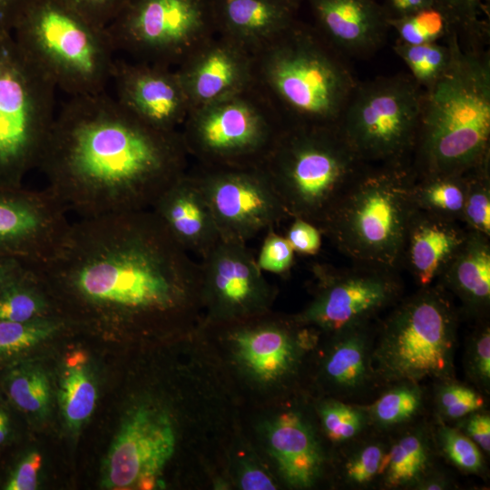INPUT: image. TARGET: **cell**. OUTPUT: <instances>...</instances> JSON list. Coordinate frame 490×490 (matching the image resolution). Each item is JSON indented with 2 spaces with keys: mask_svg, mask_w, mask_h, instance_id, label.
<instances>
[{
  "mask_svg": "<svg viewBox=\"0 0 490 490\" xmlns=\"http://www.w3.org/2000/svg\"><path fill=\"white\" fill-rule=\"evenodd\" d=\"M283 124L253 87L192 109L181 128L189 156L205 167H258Z\"/></svg>",
  "mask_w": 490,
  "mask_h": 490,
  "instance_id": "11",
  "label": "cell"
},
{
  "mask_svg": "<svg viewBox=\"0 0 490 490\" xmlns=\"http://www.w3.org/2000/svg\"><path fill=\"white\" fill-rule=\"evenodd\" d=\"M4 385L9 399L22 412L37 418L48 414L50 383L39 366L29 362L13 366L5 375Z\"/></svg>",
  "mask_w": 490,
  "mask_h": 490,
  "instance_id": "33",
  "label": "cell"
},
{
  "mask_svg": "<svg viewBox=\"0 0 490 490\" xmlns=\"http://www.w3.org/2000/svg\"><path fill=\"white\" fill-rule=\"evenodd\" d=\"M240 327L230 335L240 358L254 374L269 381L291 374L301 348L310 341L309 330L304 325L297 331L291 325L278 321Z\"/></svg>",
  "mask_w": 490,
  "mask_h": 490,
  "instance_id": "23",
  "label": "cell"
},
{
  "mask_svg": "<svg viewBox=\"0 0 490 490\" xmlns=\"http://www.w3.org/2000/svg\"><path fill=\"white\" fill-rule=\"evenodd\" d=\"M422 93L411 76L401 74L357 83L338 126L364 163H411Z\"/></svg>",
  "mask_w": 490,
  "mask_h": 490,
  "instance_id": "10",
  "label": "cell"
},
{
  "mask_svg": "<svg viewBox=\"0 0 490 490\" xmlns=\"http://www.w3.org/2000/svg\"><path fill=\"white\" fill-rule=\"evenodd\" d=\"M106 28L116 52L173 68L216 34L212 0H125Z\"/></svg>",
  "mask_w": 490,
  "mask_h": 490,
  "instance_id": "12",
  "label": "cell"
},
{
  "mask_svg": "<svg viewBox=\"0 0 490 490\" xmlns=\"http://www.w3.org/2000/svg\"><path fill=\"white\" fill-rule=\"evenodd\" d=\"M381 5L388 21L433 6L435 2L434 0H384Z\"/></svg>",
  "mask_w": 490,
  "mask_h": 490,
  "instance_id": "50",
  "label": "cell"
},
{
  "mask_svg": "<svg viewBox=\"0 0 490 490\" xmlns=\"http://www.w3.org/2000/svg\"><path fill=\"white\" fill-rule=\"evenodd\" d=\"M329 335L321 361L322 377L338 399L350 402L378 385L372 362L376 331L369 322Z\"/></svg>",
  "mask_w": 490,
  "mask_h": 490,
  "instance_id": "22",
  "label": "cell"
},
{
  "mask_svg": "<svg viewBox=\"0 0 490 490\" xmlns=\"http://www.w3.org/2000/svg\"><path fill=\"white\" fill-rule=\"evenodd\" d=\"M416 176L410 163L366 164L318 230L354 263L397 270Z\"/></svg>",
  "mask_w": 490,
  "mask_h": 490,
  "instance_id": "5",
  "label": "cell"
},
{
  "mask_svg": "<svg viewBox=\"0 0 490 490\" xmlns=\"http://www.w3.org/2000/svg\"><path fill=\"white\" fill-rule=\"evenodd\" d=\"M216 34L251 54L296 20L298 8L289 0H212Z\"/></svg>",
  "mask_w": 490,
  "mask_h": 490,
  "instance_id": "25",
  "label": "cell"
},
{
  "mask_svg": "<svg viewBox=\"0 0 490 490\" xmlns=\"http://www.w3.org/2000/svg\"><path fill=\"white\" fill-rule=\"evenodd\" d=\"M365 165L335 124L283 126L260 167L289 218L318 228Z\"/></svg>",
  "mask_w": 490,
  "mask_h": 490,
  "instance_id": "6",
  "label": "cell"
},
{
  "mask_svg": "<svg viewBox=\"0 0 490 490\" xmlns=\"http://www.w3.org/2000/svg\"><path fill=\"white\" fill-rule=\"evenodd\" d=\"M458 311L442 287L403 299L376 332L372 362L378 385L455 377Z\"/></svg>",
  "mask_w": 490,
  "mask_h": 490,
  "instance_id": "8",
  "label": "cell"
},
{
  "mask_svg": "<svg viewBox=\"0 0 490 490\" xmlns=\"http://www.w3.org/2000/svg\"><path fill=\"white\" fill-rule=\"evenodd\" d=\"M188 157L180 131L146 124L104 91L70 96L37 169L66 211L93 218L151 210Z\"/></svg>",
  "mask_w": 490,
  "mask_h": 490,
  "instance_id": "1",
  "label": "cell"
},
{
  "mask_svg": "<svg viewBox=\"0 0 490 490\" xmlns=\"http://www.w3.org/2000/svg\"><path fill=\"white\" fill-rule=\"evenodd\" d=\"M466 187V174L416 176L413 190L416 207L461 222Z\"/></svg>",
  "mask_w": 490,
  "mask_h": 490,
  "instance_id": "32",
  "label": "cell"
},
{
  "mask_svg": "<svg viewBox=\"0 0 490 490\" xmlns=\"http://www.w3.org/2000/svg\"><path fill=\"white\" fill-rule=\"evenodd\" d=\"M453 31L446 39L423 44H407L397 40L394 51L407 66L410 76L426 89L439 79L449 67L453 58Z\"/></svg>",
  "mask_w": 490,
  "mask_h": 490,
  "instance_id": "35",
  "label": "cell"
},
{
  "mask_svg": "<svg viewBox=\"0 0 490 490\" xmlns=\"http://www.w3.org/2000/svg\"><path fill=\"white\" fill-rule=\"evenodd\" d=\"M64 363L59 385V405L67 428L78 432L95 408L98 391L83 353L74 352Z\"/></svg>",
  "mask_w": 490,
  "mask_h": 490,
  "instance_id": "30",
  "label": "cell"
},
{
  "mask_svg": "<svg viewBox=\"0 0 490 490\" xmlns=\"http://www.w3.org/2000/svg\"><path fill=\"white\" fill-rule=\"evenodd\" d=\"M467 187L461 223L490 238V162L466 173Z\"/></svg>",
  "mask_w": 490,
  "mask_h": 490,
  "instance_id": "39",
  "label": "cell"
},
{
  "mask_svg": "<svg viewBox=\"0 0 490 490\" xmlns=\"http://www.w3.org/2000/svg\"><path fill=\"white\" fill-rule=\"evenodd\" d=\"M175 241L204 257L221 240L211 206L192 172H186L151 209Z\"/></svg>",
  "mask_w": 490,
  "mask_h": 490,
  "instance_id": "21",
  "label": "cell"
},
{
  "mask_svg": "<svg viewBox=\"0 0 490 490\" xmlns=\"http://www.w3.org/2000/svg\"><path fill=\"white\" fill-rule=\"evenodd\" d=\"M289 2L291 3V1H290V0H289ZM291 4H292V3H291ZM292 5H293V4H292ZM294 6H295V5H294Z\"/></svg>",
  "mask_w": 490,
  "mask_h": 490,
  "instance_id": "56",
  "label": "cell"
},
{
  "mask_svg": "<svg viewBox=\"0 0 490 490\" xmlns=\"http://www.w3.org/2000/svg\"><path fill=\"white\" fill-rule=\"evenodd\" d=\"M42 456L38 452L26 454L10 473L5 490H34L38 486Z\"/></svg>",
  "mask_w": 490,
  "mask_h": 490,
  "instance_id": "45",
  "label": "cell"
},
{
  "mask_svg": "<svg viewBox=\"0 0 490 490\" xmlns=\"http://www.w3.org/2000/svg\"><path fill=\"white\" fill-rule=\"evenodd\" d=\"M466 235L467 230L460 221L416 209L406 234L401 265L421 288L429 287Z\"/></svg>",
  "mask_w": 490,
  "mask_h": 490,
  "instance_id": "24",
  "label": "cell"
},
{
  "mask_svg": "<svg viewBox=\"0 0 490 490\" xmlns=\"http://www.w3.org/2000/svg\"><path fill=\"white\" fill-rule=\"evenodd\" d=\"M240 485L246 490L275 489V485L264 472L259 469L247 470L240 479Z\"/></svg>",
  "mask_w": 490,
  "mask_h": 490,
  "instance_id": "51",
  "label": "cell"
},
{
  "mask_svg": "<svg viewBox=\"0 0 490 490\" xmlns=\"http://www.w3.org/2000/svg\"><path fill=\"white\" fill-rule=\"evenodd\" d=\"M51 317L61 316L48 285L34 266L26 264L0 289V320L24 322Z\"/></svg>",
  "mask_w": 490,
  "mask_h": 490,
  "instance_id": "29",
  "label": "cell"
},
{
  "mask_svg": "<svg viewBox=\"0 0 490 490\" xmlns=\"http://www.w3.org/2000/svg\"><path fill=\"white\" fill-rule=\"evenodd\" d=\"M192 174L211 206L222 240L247 244L289 218L260 166L199 165Z\"/></svg>",
  "mask_w": 490,
  "mask_h": 490,
  "instance_id": "14",
  "label": "cell"
},
{
  "mask_svg": "<svg viewBox=\"0 0 490 490\" xmlns=\"http://www.w3.org/2000/svg\"><path fill=\"white\" fill-rule=\"evenodd\" d=\"M318 416L326 436L338 446L358 439L370 428L364 406L334 397L318 406Z\"/></svg>",
  "mask_w": 490,
  "mask_h": 490,
  "instance_id": "36",
  "label": "cell"
},
{
  "mask_svg": "<svg viewBox=\"0 0 490 490\" xmlns=\"http://www.w3.org/2000/svg\"><path fill=\"white\" fill-rule=\"evenodd\" d=\"M291 3L297 7L299 8L300 3L303 1V0H290Z\"/></svg>",
  "mask_w": 490,
  "mask_h": 490,
  "instance_id": "55",
  "label": "cell"
},
{
  "mask_svg": "<svg viewBox=\"0 0 490 490\" xmlns=\"http://www.w3.org/2000/svg\"><path fill=\"white\" fill-rule=\"evenodd\" d=\"M294 252L286 237L270 230L263 240L257 263L262 271L282 274L291 268Z\"/></svg>",
  "mask_w": 490,
  "mask_h": 490,
  "instance_id": "44",
  "label": "cell"
},
{
  "mask_svg": "<svg viewBox=\"0 0 490 490\" xmlns=\"http://www.w3.org/2000/svg\"><path fill=\"white\" fill-rule=\"evenodd\" d=\"M345 446L347 451L340 465L343 483L348 487L364 488L377 480L389 441L365 434Z\"/></svg>",
  "mask_w": 490,
  "mask_h": 490,
  "instance_id": "34",
  "label": "cell"
},
{
  "mask_svg": "<svg viewBox=\"0 0 490 490\" xmlns=\"http://www.w3.org/2000/svg\"><path fill=\"white\" fill-rule=\"evenodd\" d=\"M406 428L389 442L377 479L383 488L413 489L435 468L436 448L433 427L418 423Z\"/></svg>",
  "mask_w": 490,
  "mask_h": 490,
  "instance_id": "28",
  "label": "cell"
},
{
  "mask_svg": "<svg viewBox=\"0 0 490 490\" xmlns=\"http://www.w3.org/2000/svg\"><path fill=\"white\" fill-rule=\"evenodd\" d=\"M456 427L469 437L483 453H490V415L485 408L456 421Z\"/></svg>",
  "mask_w": 490,
  "mask_h": 490,
  "instance_id": "47",
  "label": "cell"
},
{
  "mask_svg": "<svg viewBox=\"0 0 490 490\" xmlns=\"http://www.w3.org/2000/svg\"><path fill=\"white\" fill-rule=\"evenodd\" d=\"M28 264L11 257H0V289Z\"/></svg>",
  "mask_w": 490,
  "mask_h": 490,
  "instance_id": "53",
  "label": "cell"
},
{
  "mask_svg": "<svg viewBox=\"0 0 490 490\" xmlns=\"http://www.w3.org/2000/svg\"><path fill=\"white\" fill-rule=\"evenodd\" d=\"M175 69L191 111L253 85L252 54L218 34L196 47Z\"/></svg>",
  "mask_w": 490,
  "mask_h": 490,
  "instance_id": "19",
  "label": "cell"
},
{
  "mask_svg": "<svg viewBox=\"0 0 490 490\" xmlns=\"http://www.w3.org/2000/svg\"><path fill=\"white\" fill-rule=\"evenodd\" d=\"M115 100L131 114L162 131H180L191 104L175 68L141 61L115 60Z\"/></svg>",
  "mask_w": 490,
  "mask_h": 490,
  "instance_id": "18",
  "label": "cell"
},
{
  "mask_svg": "<svg viewBox=\"0 0 490 490\" xmlns=\"http://www.w3.org/2000/svg\"><path fill=\"white\" fill-rule=\"evenodd\" d=\"M466 377L480 392L490 391V327L486 318L469 336L464 355Z\"/></svg>",
  "mask_w": 490,
  "mask_h": 490,
  "instance_id": "42",
  "label": "cell"
},
{
  "mask_svg": "<svg viewBox=\"0 0 490 490\" xmlns=\"http://www.w3.org/2000/svg\"><path fill=\"white\" fill-rule=\"evenodd\" d=\"M61 317H51L30 321L0 320V357L25 351L46 341L66 327Z\"/></svg>",
  "mask_w": 490,
  "mask_h": 490,
  "instance_id": "38",
  "label": "cell"
},
{
  "mask_svg": "<svg viewBox=\"0 0 490 490\" xmlns=\"http://www.w3.org/2000/svg\"><path fill=\"white\" fill-rule=\"evenodd\" d=\"M451 479L436 468L428 472L415 486V490H445L452 488Z\"/></svg>",
  "mask_w": 490,
  "mask_h": 490,
  "instance_id": "52",
  "label": "cell"
},
{
  "mask_svg": "<svg viewBox=\"0 0 490 490\" xmlns=\"http://www.w3.org/2000/svg\"><path fill=\"white\" fill-rule=\"evenodd\" d=\"M11 419L6 410L0 406V446L4 445L11 436Z\"/></svg>",
  "mask_w": 490,
  "mask_h": 490,
  "instance_id": "54",
  "label": "cell"
},
{
  "mask_svg": "<svg viewBox=\"0 0 490 490\" xmlns=\"http://www.w3.org/2000/svg\"><path fill=\"white\" fill-rule=\"evenodd\" d=\"M21 50L70 96L105 91L115 49L105 26L63 0H34L15 24Z\"/></svg>",
  "mask_w": 490,
  "mask_h": 490,
  "instance_id": "7",
  "label": "cell"
},
{
  "mask_svg": "<svg viewBox=\"0 0 490 490\" xmlns=\"http://www.w3.org/2000/svg\"><path fill=\"white\" fill-rule=\"evenodd\" d=\"M176 444L172 421L162 408L143 404L129 412L106 456L102 485L107 489L152 486Z\"/></svg>",
  "mask_w": 490,
  "mask_h": 490,
  "instance_id": "15",
  "label": "cell"
},
{
  "mask_svg": "<svg viewBox=\"0 0 490 490\" xmlns=\"http://www.w3.org/2000/svg\"><path fill=\"white\" fill-rule=\"evenodd\" d=\"M387 23L397 33V41L407 44L439 42L456 31L446 15L436 5Z\"/></svg>",
  "mask_w": 490,
  "mask_h": 490,
  "instance_id": "37",
  "label": "cell"
},
{
  "mask_svg": "<svg viewBox=\"0 0 490 490\" xmlns=\"http://www.w3.org/2000/svg\"><path fill=\"white\" fill-rule=\"evenodd\" d=\"M317 294L297 318L327 334L369 323L397 303L403 287L396 270L354 263L351 268L313 266Z\"/></svg>",
  "mask_w": 490,
  "mask_h": 490,
  "instance_id": "13",
  "label": "cell"
},
{
  "mask_svg": "<svg viewBox=\"0 0 490 490\" xmlns=\"http://www.w3.org/2000/svg\"><path fill=\"white\" fill-rule=\"evenodd\" d=\"M318 34L341 54L365 57L383 44L387 18L377 0H307Z\"/></svg>",
  "mask_w": 490,
  "mask_h": 490,
  "instance_id": "20",
  "label": "cell"
},
{
  "mask_svg": "<svg viewBox=\"0 0 490 490\" xmlns=\"http://www.w3.org/2000/svg\"><path fill=\"white\" fill-rule=\"evenodd\" d=\"M56 89L12 33L0 34V189L23 186L38 167L56 114Z\"/></svg>",
  "mask_w": 490,
  "mask_h": 490,
  "instance_id": "9",
  "label": "cell"
},
{
  "mask_svg": "<svg viewBox=\"0 0 490 490\" xmlns=\"http://www.w3.org/2000/svg\"><path fill=\"white\" fill-rule=\"evenodd\" d=\"M253 87L285 125H335L357 86L343 54L296 20L252 54Z\"/></svg>",
  "mask_w": 490,
  "mask_h": 490,
  "instance_id": "4",
  "label": "cell"
},
{
  "mask_svg": "<svg viewBox=\"0 0 490 490\" xmlns=\"http://www.w3.org/2000/svg\"><path fill=\"white\" fill-rule=\"evenodd\" d=\"M292 220L286 238L294 251L307 255L316 254L321 247L322 233L318 228L300 218Z\"/></svg>",
  "mask_w": 490,
  "mask_h": 490,
  "instance_id": "46",
  "label": "cell"
},
{
  "mask_svg": "<svg viewBox=\"0 0 490 490\" xmlns=\"http://www.w3.org/2000/svg\"><path fill=\"white\" fill-rule=\"evenodd\" d=\"M34 0H0V34L12 33L25 10Z\"/></svg>",
  "mask_w": 490,
  "mask_h": 490,
  "instance_id": "49",
  "label": "cell"
},
{
  "mask_svg": "<svg viewBox=\"0 0 490 490\" xmlns=\"http://www.w3.org/2000/svg\"><path fill=\"white\" fill-rule=\"evenodd\" d=\"M453 34L446 73L422 93L411 166L416 176L466 174L490 162V56Z\"/></svg>",
  "mask_w": 490,
  "mask_h": 490,
  "instance_id": "3",
  "label": "cell"
},
{
  "mask_svg": "<svg viewBox=\"0 0 490 490\" xmlns=\"http://www.w3.org/2000/svg\"><path fill=\"white\" fill-rule=\"evenodd\" d=\"M66 211L47 189H0V257L45 261L71 225Z\"/></svg>",
  "mask_w": 490,
  "mask_h": 490,
  "instance_id": "16",
  "label": "cell"
},
{
  "mask_svg": "<svg viewBox=\"0 0 490 490\" xmlns=\"http://www.w3.org/2000/svg\"><path fill=\"white\" fill-rule=\"evenodd\" d=\"M435 5L449 18L457 34L466 39L479 40L485 36L486 28L480 19L481 0H434Z\"/></svg>",
  "mask_w": 490,
  "mask_h": 490,
  "instance_id": "43",
  "label": "cell"
},
{
  "mask_svg": "<svg viewBox=\"0 0 490 490\" xmlns=\"http://www.w3.org/2000/svg\"><path fill=\"white\" fill-rule=\"evenodd\" d=\"M95 24L107 26L125 0H63Z\"/></svg>",
  "mask_w": 490,
  "mask_h": 490,
  "instance_id": "48",
  "label": "cell"
},
{
  "mask_svg": "<svg viewBox=\"0 0 490 490\" xmlns=\"http://www.w3.org/2000/svg\"><path fill=\"white\" fill-rule=\"evenodd\" d=\"M471 318H486L490 307V238L468 231L438 278Z\"/></svg>",
  "mask_w": 490,
  "mask_h": 490,
  "instance_id": "27",
  "label": "cell"
},
{
  "mask_svg": "<svg viewBox=\"0 0 490 490\" xmlns=\"http://www.w3.org/2000/svg\"><path fill=\"white\" fill-rule=\"evenodd\" d=\"M433 435L436 450L456 468L468 474L484 472L483 452L458 428L441 421L433 428Z\"/></svg>",
  "mask_w": 490,
  "mask_h": 490,
  "instance_id": "40",
  "label": "cell"
},
{
  "mask_svg": "<svg viewBox=\"0 0 490 490\" xmlns=\"http://www.w3.org/2000/svg\"><path fill=\"white\" fill-rule=\"evenodd\" d=\"M200 267L201 297L218 318L253 317L267 308L270 288L247 244L220 240Z\"/></svg>",
  "mask_w": 490,
  "mask_h": 490,
  "instance_id": "17",
  "label": "cell"
},
{
  "mask_svg": "<svg viewBox=\"0 0 490 490\" xmlns=\"http://www.w3.org/2000/svg\"><path fill=\"white\" fill-rule=\"evenodd\" d=\"M436 382L435 407L442 422L457 421L474 411L485 408V398L476 388L456 381L455 378Z\"/></svg>",
  "mask_w": 490,
  "mask_h": 490,
  "instance_id": "41",
  "label": "cell"
},
{
  "mask_svg": "<svg viewBox=\"0 0 490 490\" xmlns=\"http://www.w3.org/2000/svg\"><path fill=\"white\" fill-rule=\"evenodd\" d=\"M364 407L370 427L385 433L405 427L417 418L425 407V391L420 383H394L388 385L374 402Z\"/></svg>",
  "mask_w": 490,
  "mask_h": 490,
  "instance_id": "31",
  "label": "cell"
},
{
  "mask_svg": "<svg viewBox=\"0 0 490 490\" xmlns=\"http://www.w3.org/2000/svg\"><path fill=\"white\" fill-rule=\"evenodd\" d=\"M269 446L289 485L308 488L320 477L325 456L313 426L301 413L290 410L278 416L269 429Z\"/></svg>",
  "mask_w": 490,
  "mask_h": 490,
  "instance_id": "26",
  "label": "cell"
},
{
  "mask_svg": "<svg viewBox=\"0 0 490 490\" xmlns=\"http://www.w3.org/2000/svg\"><path fill=\"white\" fill-rule=\"evenodd\" d=\"M54 295L101 318L184 313L201 297V267L152 210L81 218L33 264Z\"/></svg>",
  "mask_w": 490,
  "mask_h": 490,
  "instance_id": "2",
  "label": "cell"
}]
</instances>
